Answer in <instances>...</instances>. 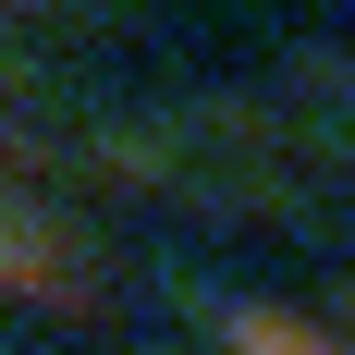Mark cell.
Instances as JSON below:
<instances>
[{
  "label": "cell",
  "mask_w": 355,
  "mask_h": 355,
  "mask_svg": "<svg viewBox=\"0 0 355 355\" xmlns=\"http://www.w3.org/2000/svg\"><path fill=\"white\" fill-rule=\"evenodd\" d=\"M343 319H355V294H343Z\"/></svg>",
  "instance_id": "obj_3"
},
{
  "label": "cell",
  "mask_w": 355,
  "mask_h": 355,
  "mask_svg": "<svg viewBox=\"0 0 355 355\" xmlns=\"http://www.w3.org/2000/svg\"><path fill=\"white\" fill-rule=\"evenodd\" d=\"M233 355H355V343H331V331L282 319V306H245V319H233Z\"/></svg>",
  "instance_id": "obj_2"
},
{
  "label": "cell",
  "mask_w": 355,
  "mask_h": 355,
  "mask_svg": "<svg viewBox=\"0 0 355 355\" xmlns=\"http://www.w3.org/2000/svg\"><path fill=\"white\" fill-rule=\"evenodd\" d=\"M12 294L25 306H86V245L62 233L49 184H12Z\"/></svg>",
  "instance_id": "obj_1"
}]
</instances>
